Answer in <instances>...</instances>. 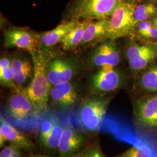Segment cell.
<instances>
[{
	"mask_svg": "<svg viewBox=\"0 0 157 157\" xmlns=\"http://www.w3.org/2000/svg\"><path fill=\"white\" fill-rule=\"evenodd\" d=\"M31 56L33 62V76L31 83L25 89L34 105L45 114L48 111V98L52 88L48 78V67L51 57L49 52L39 48Z\"/></svg>",
	"mask_w": 157,
	"mask_h": 157,
	"instance_id": "1",
	"label": "cell"
},
{
	"mask_svg": "<svg viewBox=\"0 0 157 157\" xmlns=\"http://www.w3.org/2000/svg\"><path fill=\"white\" fill-rule=\"evenodd\" d=\"M6 113L9 122L25 128L40 124L45 114L40 112L34 105L22 87L13 90L7 102Z\"/></svg>",
	"mask_w": 157,
	"mask_h": 157,
	"instance_id": "2",
	"label": "cell"
},
{
	"mask_svg": "<svg viewBox=\"0 0 157 157\" xmlns=\"http://www.w3.org/2000/svg\"><path fill=\"white\" fill-rule=\"evenodd\" d=\"M123 0H76L69 7L70 19L98 20L109 18Z\"/></svg>",
	"mask_w": 157,
	"mask_h": 157,
	"instance_id": "3",
	"label": "cell"
},
{
	"mask_svg": "<svg viewBox=\"0 0 157 157\" xmlns=\"http://www.w3.org/2000/svg\"><path fill=\"white\" fill-rule=\"evenodd\" d=\"M109 98L100 95L91 96L84 100L78 109L76 120L87 132L100 130L107 112Z\"/></svg>",
	"mask_w": 157,
	"mask_h": 157,
	"instance_id": "4",
	"label": "cell"
},
{
	"mask_svg": "<svg viewBox=\"0 0 157 157\" xmlns=\"http://www.w3.org/2000/svg\"><path fill=\"white\" fill-rule=\"evenodd\" d=\"M135 0H123L109 18L106 39L115 40L128 36L137 25L134 13L137 6Z\"/></svg>",
	"mask_w": 157,
	"mask_h": 157,
	"instance_id": "5",
	"label": "cell"
},
{
	"mask_svg": "<svg viewBox=\"0 0 157 157\" xmlns=\"http://www.w3.org/2000/svg\"><path fill=\"white\" fill-rule=\"evenodd\" d=\"M4 44L6 48L28 51L32 56L39 48L40 34L28 29L13 27L6 30Z\"/></svg>",
	"mask_w": 157,
	"mask_h": 157,
	"instance_id": "6",
	"label": "cell"
},
{
	"mask_svg": "<svg viewBox=\"0 0 157 157\" xmlns=\"http://www.w3.org/2000/svg\"><path fill=\"white\" fill-rule=\"evenodd\" d=\"M122 82L120 73L113 67L104 66L92 76L91 84L97 92L108 93L117 90Z\"/></svg>",
	"mask_w": 157,
	"mask_h": 157,
	"instance_id": "7",
	"label": "cell"
},
{
	"mask_svg": "<svg viewBox=\"0 0 157 157\" xmlns=\"http://www.w3.org/2000/svg\"><path fill=\"white\" fill-rule=\"evenodd\" d=\"M107 41L98 45L91 54L90 63L95 67H116L121 61L120 54L115 44Z\"/></svg>",
	"mask_w": 157,
	"mask_h": 157,
	"instance_id": "8",
	"label": "cell"
},
{
	"mask_svg": "<svg viewBox=\"0 0 157 157\" xmlns=\"http://www.w3.org/2000/svg\"><path fill=\"white\" fill-rule=\"evenodd\" d=\"M76 72V66L72 59H51L48 67V78L52 86H54L69 82Z\"/></svg>",
	"mask_w": 157,
	"mask_h": 157,
	"instance_id": "9",
	"label": "cell"
},
{
	"mask_svg": "<svg viewBox=\"0 0 157 157\" xmlns=\"http://www.w3.org/2000/svg\"><path fill=\"white\" fill-rule=\"evenodd\" d=\"M135 113L140 126L148 128H157V95H152L137 102Z\"/></svg>",
	"mask_w": 157,
	"mask_h": 157,
	"instance_id": "10",
	"label": "cell"
},
{
	"mask_svg": "<svg viewBox=\"0 0 157 157\" xmlns=\"http://www.w3.org/2000/svg\"><path fill=\"white\" fill-rule=\"evenodd\" d=\"M50 97L52 102L62 108H68L74 105L78 99L75 86L67 82L54 85L50 91Z\"/></svg>",
	"mask_w": 157,
	"mask_h": 157,
	"instance_id": "11",
	"label": "cell"
},
{
	"mask_svg": "<svg viewBox=\"0 0 157 157\" xmlns=\"http://www.w3.org/2000/svg\"><path fill=\"white\" fill-rule=\"evenodd\" d=\"M83 135L71 126H66L60 141L58 151L61 156H71L77 152L84 143Z\"/></svg>",
	"mask_w": 157,
	"mask_h": 157,
	"instance_id": "12",
	"label": "cell"
},
{
	"mask_svg": "<svg viewBox=\"0 0 157 157\" xmlns=\"http://www.w3.org/2000/svg\"><path fill=\"white\" fill-rule=\"evenodd\" d=\"M79 21L78 19H70L50 31L40 34V45L50 47L61 43L65 36L77 26Z\"/></svg>",
	"mask_w": 157,
	"mask_h": 157,
	"instance_id": "13",
	"label": "cell"
},
{
	"mask_svg": "<svg viewBox=\"0 0 157 157\" xmlns=\"http://www.w3.org/2000/svg\"><path fill=\"white\" fill-rule=\"evenodd\" d=\"M12 67L14 74L15 82L17 87H22L34 73L33 62L22 54H17L12 58Z\"/></svg>",
	"mask_w": 157,
	"mask_h": 157,
	"instance_id": "14",
	"label": "cell"
},
{
	"mask_svg": "<svg viewBox=\"0 0 157 157\" xmlns=\"http://www.w3.org/2000/svg\"><path fill=\"white\" fill-rule=\"evenodd\" d=\"M0 132L4 136L6 141H8L21 148L28 150L33 146L28 137L15 128L2 115H1L0 119Z\"/></svg>",
	"mask_w": 157,
	"mask_h": 157,
	"instance_id": "15",
	"label": "cell"
},
{
	"mask_svg": "<svg viewBox=\"0 0 157 157\" xmlns=\"http://www.w3.org/2000/svg\"><path fill=\"white\" fill-rule=\"evenodd\" d=\"M93 21L85 29L81 45L88 44L100 39H106L109 25V17L96 21Z\"/></svg>",
	"mask_w": 157,
	"mask_h": 157,
	"instance_id": "16",
	"label": "cell"
},
{
	"mask_svg": "<svg viewBox=\"0 0 157 157\" xmlns=\"http://www.w3.org/2000/svg\"><path fill=\"white\" fill-rule=\"evenodd\" d=\"M93 20L83 19L79 21L76 27L70 31L62 39L61 43L64 50H71L82 44L85 29Z\"/></svg>",
	"mask_w": 157,
	"mask_h": 157,
	"instance_id": "17",
	"label": "cell"
},
{
	"mask_svg": "<svg viewBox=\"0 0 157 157\" xmlns=\"http://www.w3.org/2000/svg\"><path fill=\"white\" fill-rule=\"evenodd\" d=\"M12 58L5 56L0 61V82L1 86L7 88L15 89L17 87L14 78V74L12 67Z\"/></svg>",
	"mask_w": 157,
	"mask_h": 157,
	"instance_id": "18",
	"label": "cell"
},
{
	"mask_svg": "<svg viewBox=\"0 0 157 157\" xmlns=\"http://www.w3.org/2000/svg\"><path fill=\"white\" fill-rule=\"evenodd\" d=\"M157 56V49L155 46L149 48L135 59L128 61L129 67L134 71H139L147 67Z\"/></svg>",
	"mask_w": 157,
	"mask_h": 157,
	"instance_id": "19",
	"label": "cell"
},
{
	"mask_svg": "<svg viewBox=\"0 0 157 157\" xmlns=\"http://www.w3.org/2000/svg\"><path fill=\"white\" fill-rule=\"evenodd\" d=\"M139 86L147 92H157V64L152 66L143 73L139 79Z\"/></svg>",
	"mask_w": 157,
	"mask_h": 157,
	"instance_id": "20",
	"label": "cell"
},
{
	"mask_svg": "<svg viewBox=\"0 0 157 157\" xmlns=\"http://www.w3.org/2000/svg\"><path fill=\"white\" fill-rule=\"evenodd\" d=\"M157 6L153 2H148L137 5L135 9L134 17L136 22L150 20L157 17Z\"/></svg>",
	"mask_w": 157,
	"mask_h": 157,
	"instance_id": "21",
	"label": "cell"
},
{
	"mask_svg": "<svg viewBox=\"0 0 157 157\" xmlns=\"http://www.w3.org/2000/svg\"><path fill=\"white\" fill-rule=\"evenodd\" d=\"M58 122V120L52 114L45 113V116H43L40 124V139L43 145L44 144Z\"/></svg>",
	"mask_w": 157,
	"mask_h": 157,
	"instance_id": "22",
	"label": "cell"
},
{
	"mask_svg": "<svg viewBox=\"0 0 157 157\" xmlns=\"http://www.w3.org/2000/svg\"><path fill=\"white\" fill-rule=\"evenodd\" d=\"M64 129L63 125L58 122L43 146L50 150H56L58 148Z\"/></svg>",
	"mask_w": 157,
	"mask_h": 157,
	"instance_id": "23",
	"label": "cell"
},
{
	"mask_svg": "<svg viewBox=\"0 0 157 157\" xmlns=\"http://www.w3.org/2000/svg\"><path fill=\"white\" fill-rule=\"evenodd\" d=\"M150 45H139L133 44L129 47L126 52V56L128 60H131L135 59V58L139 56L142 53L146 51Z\"/></svg>",
	"mask_w": 157,
	"mask_h": 157,
	"instance_id": "24",
	"label": "cell"
},
{
	"mask_svg": "<svg viewBox=\"0 0 157 157\" xmlns=\"http://www.w3.org/2000/svg\"><path fill=\"white\" fill-rule=\"evenodd\" d=\"M121 157H150V156L139 148L133 146L124 152Z\"/></svg>",
	"mask_w": 157,
	"mask_h": 157,
	"instance_id": "25",
	"label": "cell"
},
{
	"mask_svg": "<svg viewBox=\"0 0 157 157\" xmlns=\"http://www.w3.org/2000/svg\"><path fill=\"white\" fill-rule=\"evenodd\" d=\"M81 157H105L98 146L90 147L87 148Z\"/></svg>",
	"mask_w": 157,
	"mask_h": 157,
	"instance_id": "26",
	"label": "cell"
},
{
	"mask_svg": "<svg viewBox=\"0 0 157 157\" xmlns=\"http://www.w3.org/2000/svg\"><path fill=\"white\" fill-rule=\"evenodd\" d=\"M140 35L147 39H157V29L155 26H151L150 28L147 29L143 32L140 34Z\"/></svg>",
	"mask_w": 157,
	"mask_h": 157,
	"instance_id": "27",
	"label": "cell"
},
{
	"mask_svg": "<svg viewBox=\"0 0 157 157\" xmlns=\"http://www.w3.org/2000/svg\"><path fill=\"white\" fill-rule=\"evenodd\" d=\"M16 145L13 144H10L6 147L0 153V157H12V155Z\"/></svg>",
	"mask_w": 157,
	"mask_h": 157,
	"instance_id": "28",
	"label": "cell"
},
{
	"mask_svg": "<svg viewBox=\"0 0 157 157\" xmlns=\"http://www.w3.org/2000/svg\"><path fill=\"white\" fill-rule=\"evenodd\" d=\"M12 157H22V153L21 148L16 146L12 153Z\"/></svg>",
	"mask_w": 157,
	"mask_h": 157,
	"instance_id": "29",
	"label": "cell"
},
{
	"mask_svg": "<svg viewBox=\"0 0 157 157\" xmlns=\"http://www.w3.org/2000/svg\"><path fill=\"white\" fill-rule=\"evenodd\" d=\"M82 155H73L71 156H61V157H81ZM30 157H48L44 155H33Z\"/></svg>",
	"mask_w": 157,
	"mask_h": 157,
	"instance_id": "30",
	"label": "cell"
},
{
	"mask_svg": "<svg viewBox=\"0 0 157 157\" xmlns=\"http://www.w3.org/2000/svg\"><path fill=\"white\" fill-rule=\"evenodd\" d=\"M152 22H153L154 25L155 26V27L157 29V17H154V18H152Z\"/></svg>",
	"mask_w": 157,
	"mask_h": 157,
	"instance_id": "31",
	"label": "cell"
},
{
	"mask_svg": "<svg viewBox=\"0 0 157 157\" xmlns=\"http://www.w3.org/2000/svg\"><path fill=\"white\" fill-rule=\"evenodd\" d=\"M149 1H150L151 2H153V3L157 2V0H149Z\"/></svg>",
	"mask_w": 157,
	"mask_h": 157,
	"instance_id": "32",
	"label": "cell"
},
{
	"mask_svg": "<svg viewBox=\"0 0 157 157\" xmlns=\"http://www.w3.org/2000/svg\"><path fill=\"white\" fill-rule=\"evenodd\" d=\"M152 45H154V46H155V48L157 49V42H155V43H154Z\"/></svg>",
	"mask_w": 157,
	"mask_h": 157,
	"instance_id": "33",
	"label": "cell"
},
{
	"mask_svg": "<svg viewBox=\"0 0 157 157\" xmlns=\"http://www.w3.org/2000/svg\"><path fill=\"white\" fill-rule=\"evenodd\" d=\"M136 1V2H140V1H143V0H135Z\"/></svg>",
	"mask_w": 157,
	"mask_h": 157,
	"instance_id": "34",
	"label": "cell"
}]
</instances>
